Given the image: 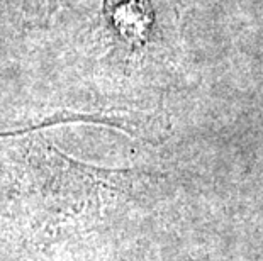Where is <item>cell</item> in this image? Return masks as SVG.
Instances as JSON below:
<instances>
[{
	"label": "cell",
	"instance_id": "6da1fadb",
	"mask_svg": "<svg viewBox=\"0 0 263 261\" xmlns=\"http://www.w3.org/2000/svg\"><path fill=\"white\" fill-rule=\"evenodd\" d=\"M104 14L109 27L124 41H143L153 19L151 0H105Z\"/></svg>",
	"mask_w": 263,
	"mask_h": 261
},
{
	"label": "cell",
	"instance_id": "7a4b0ae2",
	"mask_svg": "<svg viewBox=\"0 0 263 261\" xmlns=\"http://www.w3.org/2000/svg\"><path fill=\"white\" fill-rule=\"evenodd\" d=\"M61 0H24L22 14L24 22L31 27H46L51 24Z\"/></svg>",
	"mask_w": 263,
	"mask_h": 261
}]
</instances>
